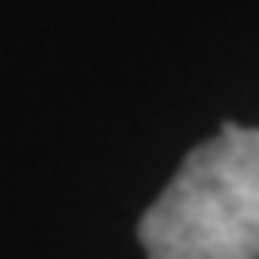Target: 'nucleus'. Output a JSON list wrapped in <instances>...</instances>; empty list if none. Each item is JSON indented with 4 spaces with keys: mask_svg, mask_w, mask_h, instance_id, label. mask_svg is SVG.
Instances as JSON below:
<instances>
[{
    "mask_svg": "<svg viewBox=\"0 0 259 259\" xmlns=\"http://www.w3.org/2000/svg\"><path fill=\"white\" fill-rule=\"evenodd\" d=\"M138 236L149 259H259V130L221 126L191 149Z\"/></svg>",
    "mask_w": 259,
    "mask_h": 259,
    "instance_id": "nucleus-1",
    "label": "nucleus"
}]
</instances>
